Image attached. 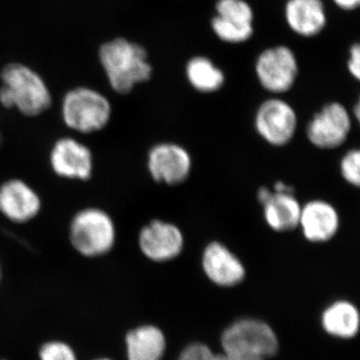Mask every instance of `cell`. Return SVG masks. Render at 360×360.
I'll list each match as a JSON object with an SVG mask.
<instances>
[{"label":"cell","instance_id":"obj_1","mask_svg":"<svg viewBox=\"0 0 360 360\" xmlns=\"http://www.w3.org/2000/svg\"><path fill=\"white\" fill-rule=\"evenodd\" d=\"M53 96L44 78L30 66L9 63L0 70V105L27 118L51 110Z\"/></svg>","mask_w":360,"mask_h":360},{"label":"cell","instance_id":"obj_2","mask_svg":"<svg viewBox=\"0 0 360 360\" xmlns=\"http://www.w3.org/2000/svg\"><path fill=\"white\" fill-rule=\"evenodd\" d=\"M98 60L108 85L120 96L129 94L153 75L146 49L124 37L103 42L98 49Z\"/></svg>","mask_w":360,"mask_h":360},{"label":"cell","instance_id":"obj_3","mask_svg":"<svg viewBox=\"0 0 360 360\" xmlns=\"http://www.w3.org/2000/svg\"><path fill=\"white\" fill-rule=\"evenodd\" d=\"M117 225L111 213L97 205L79 208L68 225V243L79 257L97 259L108 257L117 243Z\"/></svg>","mask_w":360,"mask_h":360},{"label":"cell","instance_id":"obj_4","mask_svg":"<svg viewBox=\"0 0 360 360\" xmlns=\"http://www.w3.org/2000/svg\"><path fill=\"white\" fill-rule=\"evenodd\" d=\"M59 113L61 122L72 134L90 135L98 134L110 125L113 108L103 92L79 85L63 94Z\"/></svg>","mask_w":360,"mask_h":360},{"label":"cell","instance_id":"obj_5","mask_svg":"<svg viewBox=\"0 0 360 360\" xmlns=\"http://www.w3.org/2000/svg\"><path fill=\"white\" fill-rule=\"evenodd\" d=\"M49 167L58 179L73 182H87L96 172L94 151L75 135L58 137L49 148Z\"/></svg>","mask_w":360,"mask_h":360},{"label":"cell","instance_id":"obj_6","mask_svg":"<svg viewBox=\"0 0 360 360\" xmlns=\"http://www.w3.org/2000/svg\"><path fill=\"white\" fill-rule=\"evenodd\" d=\"M224 354L231 356L253 355L274 356L278 352L276 333L264 322L255 319H241L224 331L221 338Z\"/></svg>","mask_w":360,"mask_h":360},{"label":"cell","instance_id":"obj_7","mask_svg":"<svg viewBox=\"0 0 360 360\" xmlns=\"http://www.w3.org/2000/svg\"><path fill=\"white\" fill-rule=\"evenodd\" d=\"M44 200L32 184L20 177L0 184V215L13 224H27L39 217Z\"/></svg>","mask_w":360,"mask_h":360},{"label":"cell","instance_id":"obj_8","mask_svg":"<svg viewBox=\"0 0 360 360\" xmlns=\"http://www.w3.org/2000/svg\"><path fill=\"white\" fill-rule=\"evenodd\" d=\"M137 245L144 257L162 264L179 257L186 245L184 232L172 222L153 219L137 234Z\"/></svg>","mask_w":360,"mask_h":360},{"label":"cell","instance_id":"obj_9","mask_svg":"<svg viewBox=\"0 0 360 360\" xmlns=\"http://www.w3.org/2000/svg\"><path fill=\"white\" fill-rule=\"evenodd\" d=\"M255 71L265 90L271 94H285L292 89L297 78V59L290 47H269L258 56Z\"/></svg>","mask_w":360,"mask_h":360},{"label":"cell","instance_id":"obj_10","mask_svg":"<svg viewBox=\"0 0 360 360\" xmlns=\"http://www.w3.org/2000/svg\"><path fill=\"white\" fill-rule=\"evenodd\" d=\"M298 118L295 108L281 98H270L260 104L255 118L258 135L272 146H286L297 130Z\"/></svg>","mask_w":360,"mask_h":360},{"label":"cell","instance_id":"obj_11","mask_svg":"<svg viewBox=\"0 0 360 360\" xmlns=\"http://www.w3.org/2000/svg\"><path fill=\"white\" fill-rule=\"evenodd\" d=\"M146 167L158 184L177 186L188 179L193 158L186 148L174 142H160L151 146L146 156Z\"/></svg>","mask_w":360,"mask_h":360},{"label":"cell","instance_id":"obj_12","mask_svg":"<svg viewBox=\"0 0 360 360\" xmlns=\"http://www.w3.org/2000/svg\"><path fill=\"white\" fill-rule=\"evenodd\" d=\"M352 124V116L345 105L328 103L310 120L307 127V139L317 148H338L347 141Z\"/></svg>","mask_w":360,"mask_h":360},{"label":"cell","instance_id":"obj_13","mask_svg":"<svg viewBox=\"0 0 360 360\" xmlns=\"http://www.w3.org/2000/svg\"><path fill=\"white\" fill-rule=\"evenodd\" d=\"M201 264L208 279L222 288L238 285L245 277L243 262L219 241H212L205 246Z\"/></svg>","mask_w":360,"mask_h":360},{"label":"cell","instance_id":"obj_14","mask_svg":"<svg viewBox=\"0 0 360 360\" xmlns=\"http://www.w3.org/2000/svg\"><path fill=\"white\" fill-rule=\"evenodd\" d=\"M340 226L338 210L328 201L310 200L302 206L298 227L310 243H328L338 234Z\"/></svg>","mask_w":360,"mask_h":360},{"label":"cell","instance_id":"obj_15","mask_svg":"<svg viewBox=\"0 0 360 360\" xmlns=\"http://www.w3.org/2000/svg\"><path fill=\"white\" fill-rule=\"evenodd\" d=\"M284 14L291 30L304 37L321 33L328 21L322 0H288Z\"/></svg>","mask_w":360,"mask_h":360},{"label":"cell","instance_id":"obj_16","mask_svg":"<svg viewBox=\"0 0 360 360\" xmlns=\"http://www.w3.org/2000/svg\"><path fill=\"white\" fill-rule=\"evenodd\" d=\"M302 205L295 193H276L262 205L265 222L272 231L288 232L298 227Z\"/></svg>","mask_w":360,"mask_h":360},{"label":"cell","instance_id":"obj_17","mask_svg":"<svg viewBox=\"0 0 360 360\" xmlns=\"http://www.w3.org/2000/svg\"><path fill=\"white\" fill-rule=\"evenodd\" d=\"M129 360H160L165 354V338L155 326H142L127 336Z\"/></svg>","mask_w":360,"mask_h":360},{"label":"cell","instance_id":"obj_18","mask_svg":"<svg viewBox=\"0 0 360 360\" xmlns=\"http://www.w3.org/2000/svg\"><path fill=\"white\" fill-rule=\"evenodd\" d=\"M322 324L329 335L342 338H354L359 328V310L350 302L333 303L322 315Z\"/></svg>","mask_w":360,"mask_h":360},{"label":"cell","instance_id":"obj_19","mask_svg":"<svg viewBox=\"0 0 360 360\" xmlns=\"http://www.w3.org/2000/svg\"><path fill=\"white\" fill-rule=\"evenodd\" d=\"M187 80L194 89L203 94H212L224 86L225 77L210 58L195 56L187 63Z\"/></svg>","mask_w":360,"mask_h":360},{"label":"cell","instance_id":"obj_20","mask_svg":"<svg viewBox=\"0 0 360 360\" xmlns=\"http://www.w3.org/2000/svg\"><path fill=\"white\" fill-rule=\"evenodd\" d=\"M217 16L239 25H252L253 11L245 0H219Z\"/></svg>","mask_w":360,"mask_h":360},{"label":"cell","instance_id":"obj_21","mask_svg":"<svg viewBox=\"0 0 360 360\" xmlns=\"http://www.w3.org/2000/svg\"><path fill=\"white\" fill-rule=\"evenodd\" d=\"M213 32L222 41L240 44L250 39L253 34L252 25H239L215 16L212 21Z\"/></svg>","mask_w":360,"mask_h":360},{"label":"cell","instance_id":"obj_22","mask_svg":"<svg viewBox=\"0 0 360 360\" xmlns=\"http://www.w3.org/2000/svg\"><path fill=\"white\" fill-rule=\"evenodd\" d=\"M340 174L342 179L350 186L360 184V151L352 149L347 151L340 160Z\"/></svg>","mask_w":360,"mask_h":360},{"label":"cell","instance_id":"obj_23","mask_svg":"<svg viewBox=\"0 0 360 360\" xmlns=\"http://www.w3.org/2000/svg\"><path fill=\"white\" fill-rule=\"evenodd\" d=\"M39 355L41 360H77L70 345L58 341L44 345L40 349Z\"/></svg>","mask_w":360,"mask_h":360},{"label":"cell","instance_id":"obj_24","mask_svg":"<svg viewBox=\"0 0 360 360\" xmlns=\"http://www.w3.org/2000/svg\"><path fill=\"white\" fill-rule=\"evenodd\" d=\"M215 354L205 345L194 343L187 347L180 354L179 360H213Z\"/></svg>","mask_w":360,"mask_h":360},{"label":"cell","instance_id":"obj_25","mask_svg":"<svg viewBox=\"0 0 360 360\" xmlns=\"http://www.w3.org/2000/svg\"><path fill=\"white\" fill-rule=\"evenodd\" d=\"M347 68L350 75L359 80L360 78V45L355 44L350 47L349 58L347 61Z\"/></svg>","mask_w":360,"mask_h":360},{"label":"cell","instance_id":"obj_26","mask_svg":"<svg viewBox=\"0 0 360 360\" xmlns=\"http://www.w3.org/2000/svg\"><path fill=\"white\" fill-rule=\"evenodd\" d=\"M333 2L345 11H354L359 6L360 0H333Z\"/></svg>","mask_w":360,"mask_h":360},{"label":"cell","instance_id":"obj_27","mask_svg":"<svg viewBox=\"0 0 360 360\" xmlns=\"http://www.w3.org/2000/svg\"><path fill=\"white\" fill-rule=\"evenodd\" d=\"M272 191H270L267 187H260L257 191V200L259 201L260 205H264L271 196Z\"/></svg>","mask_w":360,"mask_h":360},{"label":"cell","instance_id":"obj_28","mask_svg":"<svg viewBox=\"0 0 360 360\" xmlns=\"http://www.w3.org/2000/svg\"><path fill=\"white\" fill-rule=\"evenodd\" d=\"M274 191L276 193H293V188L290 186H288V184H284L283 181H277L276 184H274Z\"/></svg>","mask_w":360,"mask_h":360},{"label":"cell","instance_id":"obj_29","mask_svg":"<svg viewBox=\"0 0 360 360\" xmlns=\"http://www.w3.org/2000/svg\"><path fill=\"white\" fill-rule=\"evenodd\" d=\"M229 356H231V355H229ZM231 357L232 360H265L264 357L253 356V355H238V356Z\"/></svg>","mask_w":360,"mask_h":360},{"label":"cell","instance_id":"obj_30","mask_svg":"<svg viewBox=\"0 0 360 360\" xmlns=\"http://www.w3.org/2000/svg\"><path fill=\"white\" fill-rule=\"evenodd\" d=\"M213 360H232L231 357L226 354L215 355Z\"/></svg>","mask_w":360,"mask_h":360},{"label":"cell","instance_id":"obj_31","mask_svg":"<svg viewBox=\"0 0 360 360\" xmlns=\"http://www.w3.org/2000/svg\"><path fill=\"white\" fill-rule=\"evenodd\" d=\"M359 112H360V104L359 103L355 105L354 115L356 116V120H359Z\"/></svg>","mask_w":360,"mask_h":360},{"label":"cell","instance_id":"obj_32","mask_svg":"<svg viewBox=\"0 0 360 360\" xmlns=\"http://www.w3.org/2000/svg\"><path fill=\"white\" fill-rule=\"evenodd\" d=\"M1 278H2V264H1V262H0V283H1Z\"/></svg>","mask_w":360,"mask_h":360},{"label":"cell","instance_id":"obj_33","mask_svg":"<svg viewBox=\"0 0 360 360\" xmlns=\"http://www.w3.org/2000/svg\"><path fill=\"white\" fill-rule=\"evenodd\" d=\"M1 141H2V135H1V132H0V144H1Z\"/></svg>","mask_w":360,"mask_h":360},{"label":"cell","instance_id":"obj_34","mask_svg":"<svg viewBox=\"0 0 360 360\" xmlns=\"http://www.w3.org/2000/svg\"><path fill=\"white\" fill-rule=\"evenodd\" d=\"M97 360H110V359H97Z\"/></svg>","mask_w":360,"mask_h":360}]
</instances>
